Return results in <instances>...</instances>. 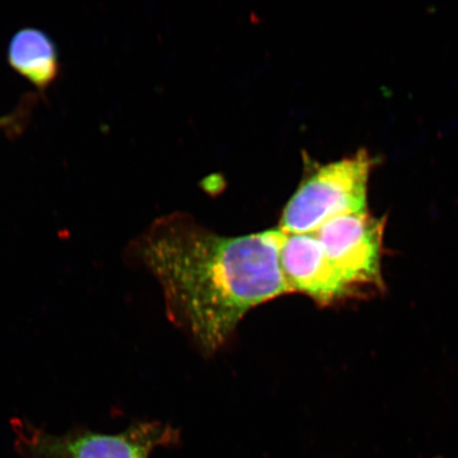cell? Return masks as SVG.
Returning a JSON list of instances; mask_svg holds the SVG:
<instances>
[{
    "label": "cell",
    "mask_w": 458,
    "mask_h": 458,
    "mask_svg": "<svg viewBox=\"0 0 458 458\" xmlns=\"http://www.w3.org/2000/svg\"><path fill=\"white\" fill-rule=\"evenodd\" d=\"M11 68L38 89H46L59 76L60 57L47 33L37 28L17 31L9 43Z\"/></svg>",
    "instance_id": "8992f818"
},
{
    "label": "cell",
    "mask_w": 458,
    "mask_h": 458,
    "mask_svg": "<svg viewBox=\"0 0 458 458\" xmlns=\"http://www.w3.org/2000/svg\"><path fill=\"white\" fill-rule=\"evenodd\" d=\"M11 425L16 450L25 458H148L157 446L175 439L171 428L153 422L137 423L119 434L74 428L55 435L20 418Z\"/></svg>",
    "instance_id": "3957f363"
},
{
    "label": "cell",
    "mask_w": 458,
    "mask_h": 458,
    "mask_svg": "<svg viewBox=\"0 0 458 458\" xmlns=\"http://www.w3.org/2000/svg\"><path fill=\"white\" fill-rule=\"evenodd\" d=\"M280 267L290 292H301L324 305L356 292L332 265L314 233L284 234Z\"/></svg>",
    "instance_id": "5b68a950"
},
{
    "label": "cell",
    "mask_w": 458,
    "mask_h": 458,
    "mask_svg": "<svg viewBox=\"0 0 458 458\" xmlns=\"http://www.w3.org/2000/svg\"><path fill=\"white\" fill-rule=\"evenodd\" d=\"M385 221L368 211L334 217L314 233L326 256L354 290L381 288Z\"/></svg>",
    "instance_id": "277c9868"
},
{
    "label": "cell",
    "mask_w": 458,
    "mask_h": 458,
    "mask_svg": "<svg viewBox=\"0 0 458 458\" xmlns=\"http://www.w3.org/2000/svg\"><path fill=\"white\" fill-rule=\"evenodd\" d=\"M16 119V114H5V116H0V130L13 127Z\"/></svg>",
    "instance_id": "52a82bcc"
},
{
    "label": "cell",
    "mask_w": 458,
    "mask_h": 458,
    "mask_svg": "<svg viewBox=\"0 0 458 458\" xmlns=\"http://www.w3.org/2000/svg\"><path fill=\"white\" fill-rule=\"evenodd\" d=\"M279 229L220 237L187 221L154 227L139 255L164 290L169 314L205 351L226 342L250 309L291 293Z\"/></svg>",
    "instance_id": "6da1fadb"
},
{
    "label": "cell",
    "mask_w": 458,
    "mask_h": 458,
    "mask_svg": "<svg viewBox=\"0 0 458 458\" xmlns=\"http://www.w3.org/2000/svg\"><path fill=\"white\" fill-rule=\"evenodd\" d=\"M377 160L366 150L323 165L289 200L280 220L284 234L314 233L335 216L366 210L368 185Z\"/></svg>",
    "instance_id": "7a4b0ae2"
}]
</instances>
